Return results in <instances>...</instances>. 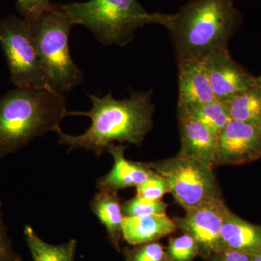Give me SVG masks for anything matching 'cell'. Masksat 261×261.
<instances>
[{
	"mask_svg": "<svg viewBox=\"0 0 261 261\" xmlns=\"http://www.w3.org/2000/svg\"><path fill=\"white\" fill-rule=\"evenodd\" d=\"M92 107L88 111H68V116H87L91 126L80 135L65 133L61 127L56 130L58 143L68 147V152L90 151L99 158L113 144L140 145L153 126L154 105L152 92H132L129 98L118 100L108 92L100 97L89 94Z\"/></svg>",
	"mask_w": 261,
	"mask_h": 261,
	"instance_id": "6da1fadb",
	"label": "cell"
},
{
	"mask_svg": "<svg viewBox=\"0 0 261 261\" xmlns=\"http://www.w3.org/2000/svg\"><path fill=\"white\" fill-rule=\"evenodd\" d=\"M233 0H189L165 23L177 60L202 58L227 48L240 23Z\"/></svg>",
	"mask_w": 261,
	"mask_h": 261,
	"instance_id": "7a4b0ae2",
	"label": "cell"
},
{
	"mask_svg": "<svg viewBox=\"0 0 261 261\" xmlns=\"http://www.w3.org/2000/svg\"><path fill=\"white\" fill-rule=\"evenodd\" d=\"M64 94L16 88L0 98V161L55 132L67 116Z\"/></svg>",
	"mask_w": 261,
	"mask_h": 261,
	"instance_id": "3957f363",
	"label": "cell"
},
{
	"mask_svg": "<svg viewBox=\"0 0 261 261\" xmlns=\"http://www.w3.org/2000/svg\"><path fill=\"white\" fill-rule=\"evenodd\" d=\"M61 6L73 25L87 27L105 46L124 47L137 29L150 24L164 27L168 16L149 13L138 0H88Z\"/></svg>",
	"mask_w": 261,
	"mask_h": 261,
	"instance_id": "277c9868",
	"label": "cell"
},
{
	"mask_svg": "<svg viewBox=\"0 0 261 261\" xmlns=\"http://www.w3.org/2000/svg\"><path fill=\"white\" fill-rule=\"evenodd\" d=\"M34 45L49 75L51 89L65 94L83 82V75L70 56L69 36L73 23L62 8L54 5L29 25Z\"/></svg>",
	"mask_w": 261,
	"mask_h": 261,
	"instance_id": "5b68a950",
	"label": "cell"
},
{
	"mask_svg": "<svg viewBox=\"0 0 261 261\" xmlns=\"http://www.w3.org/2000/svg\"><path fill=\"white\" fill-rule=\"evenodd\" d=\"M0 44L10 81L17 88L53 91L34 45L30 25L24 19L9 16L0 20Z\"/></svg>",
	"mask_w": 261,
	"mask_h": 261,
	"instance_id": "8992f818",
	"label": "cell"
},
{
	"mask_svg": "<svg viewBox=\"0 0 261 261\" xmlns=\"http://www.w3.org/2000/svg\"><path fill=\"white\" fill-rule=\"evenodd\" d=\"M146 163L167 181L170 193L185 211L222 196L213 167L203 163L178 154Z\"/></svg>",
	"mask_w": 261,
	"mask_h": 261,
	"instance_id": "52a82bcc",
	"label": "cell"
},
{
	"mask_svg": "<svg viewBox=\"0 0 261 261\" xmlns=\"http://www.w3.org/2000/svg\"><path fill=\"white\" fill-rule=\"evenodd\" d=\"M229 211L222 196H220L185 211V216L174 221L178 229L195 239L200 256L207 260L221 250V229Z\"/></svg>",
	"mask_w": 261,
	"mask_h": 261,
	"instance_id": "ba28073f",
	"label": "cell"
},
{
	"mask_svg": "<svg viewBox=\"0 0 261 261\" xmlns=\"http://www.w3.org/2000/svg\"><path fill=\"white\" fill-rule=\"evenodd\" d=\"M261 159L258 127L231 120L217 136L214 166H239Z\"/></svg>",
	"mask_w": 261,
	"mask_h": 261,
	"instance_id": "9c48e42d",
	"label": "cell"
},
{
	"mask_svg": "<svg viewBox=\"0 0 261 261\" xmlns=\"http://www.w3.org/2000/svg\"><path fill=\"white\" fill-rule=\"evenodd\" d=\"M216 99L225 103L257 85L256 77L247 73L230 55L228 48L202 58Z\"/></svg>",
	"mask_w": 261,
	"mask_h": 261,
	"instance_id": "30bf717a",
	"label": "cell"
},
{
	"mask_svg": "<svg viewBox=\"0 0 261 261\" xmlns=\"http://www.w3.org/2000/svg\"><path fill=\"white\" fill-rule=\"evenodd\" d=\"M178 107L201 106L216 101L203 59L178 60Z\"/></svg>",
	"mask_w": 261,
	"mask_h": 261,
	"instance_id": "8fae6325",
	"label": "cell"
},
{
	"mask_svg": "<svg viewBox=\"0 0 261 261\" xmlns=\"http://www.w3.org/2000/svg\"><path fill=\"white\" fill-rule=\"evenodd\" d=\"M126 148L123 144H113L108 147L107 152L113 159V166L107 174L97 180V187L99 191L117 192L128 187H137L154 173L147 163L126 159Z\"/></svg>",
	"mask_w": 261,
	"mask_h": 261,
	"instance_id": "7c38bea8",
	"label": "cell"
},
{
	"mask_svg": "<svg viewBox=\"0 0 261 261\" xmlns=\"http://www.w3.org/2000/svg\"><path fill=\"white\" fill-rule=\"evenodd\" d=\"M181 148L178 155L214 167L217 135L192 117L178 115Z\"/></svg>",
	"mask_w": 261,
	"mask_h": 261,
	"instance_id": "4fadbf2b",
	"label": "cell"
},
{
	"mask_svg": "<svg viewBox=\"0 0 261 261\" xmlns=\"http://www.w3.org/2000/svg\"><path fill=\"white\" fill-rule=\"evenodd\" d=\"M174 219L166 214L124 217L122 235L132 245L157 241L177 231Z\"/></svg>",
	"mask_w": 261,
	"mask_h": 261,
	"instance_id": "5bb4252c",
	"label": "cell"
},
{
	"mask_svg": "<svg viewBox=\"0 0 261 261\" xmlns=\"http://www.w3.org/2000/svg\"><path fill=\"white\" fill-rule=\"evenodd\" d=\"M222 249L239 250L252 255L261 251V226L245 221L231 210L221 233Z\"/></svg>",
	"mask_w": 261,
	"mask_h": 261,
	"instance_id": "9a60e30c",
	"label": "cell"
},
{
	"mask_svg": "<svg viewBox=\"0 0 261 261\" xmlns=\"http://www.w3.org/2000/svg\"><path fill=\"white\" fill-rule=\"evenodd\" d=\"M92 212L106 228L108 238L117 250H120V241L123 238L124 215L117 192H98L90 203Z\"/></svg>",
	"mask_w": 261,
	"mask_h": 261,
	"instance_id": "2e32d148",
	"label": "cell"
},
{
	"mask_svg": "<svg viewBox=\"0 0 261 261\" xmlns=\"http://www.w3.org/2000/svg\"><path fill=\"white\" fill-rule=\"evenodd\" d=\"M24 237L34 261H75V239L61 245H53L43 240L29 225L24 227Z\"/></svg>",
	"mask_w": 261,
	"mask_h": 261,
	"instance_id": "e0dca14e",
	"label": "cell"
},
{
	"mask_svg": "<svg viewBox=\"0 0 261 261\" xmlns=\"http://www.w3.org/2000/svg\"><path fill=\"white\" fill-rule=\"evenodd\" d=\"M224 104L231 120L257 126L261 120V87L256 85Z\"/></svg>",
	"mask_w": 261,
	"mask_h": 261,
	"instance_id": "ac0fdd59",
	"label": "cell"
},
{
	"mask_svg": "<svg viewBox=\"0 0 261 261\" xmlns=\"http://www.w3.org/2000/svg\"><path fill=\"white\" fill-rule=\"evenodd\" d=\"M178 113L192 117L217 136L231 120L226 105L217 100L201 106L178 107Z\"/></svg>",
	"mask_w": 261,
	"mask_h": 261,
	"instance_id": "d6986e66",
	"label": "cell"
},
{
	"mask_svg": "<svg viewBox=\"0 0 261 261\" xmlns=\"http://www.w3.org/2000/svg\"><path fill=\"white\" fill-rule=\"evenodd\" d=\"M166 251L171 261H192L200 256V249L195 239L188 233L170 238Z\"/></svg>",
	"mask_w": 261,
	"mask_h": 261,
	"instance_id": "ffe728a7",
	"label": "cell"
},
{
	"mask_svg": "<svg viewBox=\"0 0 261 261\" xmlns=\"http://www.w3.org/2000/svg\"><path fill=\"white\" fill-rule=\"evenodd\" d=\"M168 205L162 200H150L136 195L122 205L125 217L166 214Z\"/></svg>",
	"mask_w": 261,
	"mask_h": 261,
	"instance_id": "44dd1931",
	"label": "cell"
},
{
	"mask_svg": "<svg viewBox=\"0 0 261 261\" xmlns=\"http://www.w3.org/2000/svg\"><path fill=\"white\" fill-rule=\"evenodd\" d=\"M135 246L126 250V261H171L166 249L157 241Z\"/></svg>",
	"mask_w": 261,
	"mask_h": 261,
	"instance_id": "7402d4cb",
	"label": "cell"
},
{
	"mask_svg": "<svg viewBox=\"0 0 261 261\" xmlns=\"http://www.w3.org/2000/svg\"><path fill=\"white\" fill-rule=\"evenodd\" d=\"M136 188L137 196L150 200H161L163 196L170 192L167 181L154 171L146 181Z\"/></svg>",
	"mask_w": 261,
	"mask_h": 261,
	"instance_id": "603a6c76",
	"label": "cell"
},
{
	"mask_svg": "<svg viewBox=\"0 0 261 261\" xmlns=\"http://www.w3.org/2000/svg\"><path fill=\"white\" fill-rule=\"evenodd\" d=\"M50 0H17L16 8L19 14L25 21L32 25L44 13L53 8Z\"/></svg>",
	"mask_w": 261,
	"mask_h": 261,
	"instance_id": "cb8c5ba5",
	"label": "cell"
},
{
	"mask_svg": "<svg viewBox=\"0 0 261 261\" xmlns=\"http://www.w3.org/2000/svg\"><path fill=\"white\" fill-rule=\"evenodd\" d=\"M0 261H21V257L15 251L8 236L3 221V203L0 200Z\"/></svg>",
	"mask_w": 261,
	"mask_h": 261,
	"instance_id": "d4e9b609",
	"label": "cell"
},
{
	"mask_svg": "<svg viewBox=\"0 0 261 261\" xmlns=\"http://www.w3.org/2000/svg\"><path fill=\"white\" fill-rule=\"evenodd\" d=\"M209 261H252L251 255L239 250L222 249L207 259Z\"/></svg>",
	"mask_w": 261,
	"mask_h": 261,
	"instance_id": "484cf974",
	"label": "cell"
},
{
	"mask_svg": "<svg viewBox=\"0 0 261 261\" xmlns=\"http://www.w3.org/2000/svg\"><path fill=\"white\" fill-rule=\"evenodd\" d=\"M252 261H261V251L251 255Z\"/></svg>",
	"mask_w": 261,
	"mask_h": 261,
	"instance_id": "4316f807",
	"label": "cell"
},
{
	"mask_svg": "<svg viewBox=\"0 0 261 261\" xmlns=\"http://www.w3.org/2000/svg\"><path fill=\"white\" fill-rule=\"evenodd\" d=\"M256 82L257 85L260 86V87H261V75L260 76L256 77Z\"/></svg>",
	"mask_w": 261,
	"mask_h": 261,
	"instance_id": "83f0119b",
	"label": "cell"
},
{
	"mask_svg": "<svg viewBox=\"0 0 261 261\" xmlns=\"http://www.w3.org/2000/svg\"><path fill=\"white\" fill-rule=\"evenodd\" d=\"M257 127H258L259 130H260V132L261 133V120H260V123H259L258 125H257Z\"/></svg>",
	"mask_w": 261,
	"mask_h": 261,
	"instance_id": "f1b7e54d",
	"label": "cell"
}]
</instances>
